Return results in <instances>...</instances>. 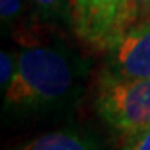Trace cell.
I'll return each mask as SVG.
<instances>
[{
  "label": "cell",
  "instance_id": "6da1fadb",
  "mask_svg": "<svg viewBox=\"0 0 150 150\" xmlns=\"http://www.w3.org/2000/svg\"><path fill=\"white\" fill-rule=\"evenodd\" d=\"M72 67L61 51L49 46H29L17 54V66L5 89V106L29 110L51 106L72 86Z\"/></svg>",
  "mask_w": 150,
  "mask_h": 150
},
{
  "label": "cell",
  "instance_id": "52a82bcc",
  "mask_svg": "<svg viewBox=\"0 0 150 150\" xmlns=\"http://www.w3.org/2000/svg\"><path fill=\"white\" fill-rule=\"evenodd\" d=\"M23 12V0H0V18L6 28H14Z\"/></svg>",
  "mask_w": 150,
  "mask_h": 150
},
{
  "label": "cell",
  "instance_id": "7a4b0ae2",
  "mask_svg": "<svg viewBox=\"0 0 150 150\" xmlns=\"http://www.w3.org/2000/svg\"><path fill=\"white\" fill-rule=\"evenodd\" d=\"M95 107L115 130L132 135L144 129L150 124V77L124 80L103 72Z\"/></svg>",
  "mask_w": 150,
  "mask_h": 150
},
{
  "label": "cell",
  "instance_id": "3957f363",
  "mask_svg": "<svg viewBox=\"0 0 150 150\" xmlns=\"http://www.w3.org/2000/svg\"><path fill=\"white\" fill-rule=\"evenodd\" d=\"M72 28L80 40L106 49L127 26L129 0H71Z\"/></svg>",
  "mask_w": 150,
  "mask_h": 150
},
{
  "label": "cell",
  "instance_id": "9c48e42d",
  "mask_svg": "<svg viewBox=\"0 0 150 150\" xmlns=\"http://www.w3.org/2000/svg\"><path fill=\"white\" fill-rule=\"evenodd\" d=\"M142 17H150V0H129L127 26Z\"/></svg>",
  "mask_w": 150,
  "mask_h": 150
},
{
  "label": "cell",
  "instance_id": "277c9868",
  "mask_svg": "<svg viewBox=\"0 0 150 150\" xmlns=\"http://www.w3.org/2000/svg\"><path fill=\"white\" fill-rule=\"evenodd\" d=\"M104 74L124 80L150 77V17L132 22L110 43Z\"/></svg>",
  "mask_w": 150,
  "mask_h": 150
},
{
  "label": "cell",
  "instance_id": "ba28073f",
  "mask_svg": "<svg viewBox=\"0 0 150 150\" xmlns=\"http://www.w3.org/2000/svg\"><path fill=\"white\" fill-rule=\"evenodd\" d=\"M16 66H17V57L14 58V55L6 51L0 52V86L5 91L6 86L11 83L12 77L16 72Z\"/></svg>",
  "mask_w": 150,
  "mask_h": 150
},
{
  "label": "cell",
  "instance_id": "8992f818",
  "mask_svg": "<svg viewBox=\"0 0 150 150\" xmlns=\"http://www.w3.org/2000/svg\"><path fill=\"white\" fill-rule=\"evenodd\" d=\"M38 16L45 22L57 23L61 20L72 22V2L71 0H31Z\"/></svg>",
  "mask_w": 150,
  "mask_h": 150
},
{
  "label": "cell",
  "instance_id": "5b68a950",
  "mask_svg": "<svg viewBox=\"0 0 150 150\" xmlns=\"http://www.w3.org/2000/svg\"><path fill=\"white\" fill-rule=\"evenodd\" d=\"M9 150H98L83 135L72 130H55L40 135Z\"/></svg>",
  "mask_w": 150,
  "mask_h": 150
},
{
  "label": "cell",
  "instance_id": "30bf717a",
  "mask_svg": "<svg viewBox=\"0 0 150 150\" xmlns=\"http://www.w3.org/2000/svg\"><path fill=\"white\" fill-rule=\"evenodd\" d=\"M129 136L130 141L124 150H150V124Z\"/></svg>",
  "mask_w": 150,
  "mask_h": 150
}]
</instances>
